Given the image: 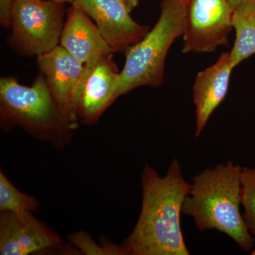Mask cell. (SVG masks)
<instances>
[{
	"mask_svg": "<svg viewBox=\"0 0 255 255\" xmlns=\"http://www.w3.org/2000/svg\"><path fill=\"white\" fill-rule=\"evenodd\" d=\"M142 206L131 233L121 246L125 255H189L181 214L191 184L174 159L164 177L146 164L141 176Z\"/></svg>",
	"mask_w": 255,
	"mask_h": 255,
	"instance_id": "obj_1",
	"label": "cell"
},
{
	"mask_svg": "<svg viewBox=\"0 0 255 255\" xmlns=\"http://www.w3.org/2000/svg\"><path fill=\"white\" fill-rule=\"evenodd\" d=\"M242 167L231 161L206 169L193 178L182 214L194 219L201 232L216 230L242 249H254L255 238L241 214Z\"/></svg>",
	"mask_w": 255,
	"mask_h": 255,
	"instance_id": "obj_2",
	"label": "cell"
},
{
	"mask_svg": "<svg viewBox=\"0 0 255 255\" xmlns=\"http://www.w3.org/2000/svg\"><path fill=\"white\" fill-rule=\"evenodd\" d=\"M17 127L56 150H63L71 142L75 128L55 102L42 74L29 87L13 77L0 79V128L10 132Z\"/></svg>",
	"mask_w": 255,
	"mask_h": 255,
	"instance_id": "obj_3",
	"label": "cell"
},
{
	"mask_svg": "<svg viewBox=\"0 0 255 255\" xmlns=\"http://www.w3.org/2000/svg\"><path fill=\"white\" fill-rule=\"evenodd\" d=\"M187 6L188 0H162L160 16L154 27L126 52L118 98L137 87L163 84L166 58L172 43L183 36Z\"/></svg>",
	"mask_w": 255,
	"mask_h": 255,
	"instance_id": "obj_4",
	"label": "cell"
},
{
	"mask_svg": "<svg viewBox=\"0 0 255 255\" xmlns=\"http://www.w3.org/2000/svg\"><path fill=\"white\" fill-rule=\"evenodd\" d=\"M63 3L15 0L9 43L20 54L40 56L59 46L64 26Z\"/></svg>",
	"mask_w": 255,
	"mask_h": 255,
	"instance_id": "obj_5",
	"label": "cell"
},
{
	"mask_svg": "<svg viewBox=\"0 0 255 255\" xmlns=\"http://www.w3.org/2000/svg\"><path fill=\"white\" fill-rule=\"evenodd\" d=\"M233 15L228 0H188L182 53H212L228 45Z\"/></svg>",
	"mask_w": 255,
	"mask_h": 255,
	"instance_id": "obj_6",
	"label": "cell"
},
{
	"mask_svg": "<svg viewBox=\"0 0 255 255\" xmlns=\"http://www.w3.org/2000/svg\"><path fill=\"white\" fill-rule=\"evenodd\" d=\"M37 65L55 102L76 128L79 122V101L86 65L60 45L37 57Z\"/></svg>",
	"mask_w": 255,
	"mask_h": 255,
	"instance_id": "obj_7",
	"label": "cell"
},
{
	"mask_svg": "<svg viewBox=\"0 0 255 255\" xmlns=\"http://www.w3.org/2000/svg\"><path fill=\"white\" fill-rule=\"evenodd\" d=\"M73 4L95 21L113 53H126L150 31L132 19L121 0H75Z\"/></svg>",
	"mask_w": 255,
	"mask_h": 255,
	"instance_id": "obj_8",
	"label": "cell"
},
{
	"mask_svg": "<svg viewBox=\"0 0 255 255\" xmlns=\"http://www.w3.org/2000/svg\"><path fill=\"white\" fill-rule=\"evenodd\" d=\"M59 235L32 213L0 212V255H28L61 248Z\"/></svg>",
	"mask_w": 255,
	"mask_h": 255,
	"instance_id": "obj_9",
	"label": "cell"
},
{
	"mask_svg": "<svg viewBox=\"0 0 255 255\" xmlns=\"http://www.w3.org/2000/svg\"><path fill=\"white\" fill-rule=\"evenodd\" d=\"M112 53L85 64L86 73L79 101V122L94 125L118 99L120 72L112 61Z\"/></svg>",
	"mask_w": 255,
	"mask_h": 255,
	"instance_id": "obj_10",
	"label": "cell"
},
{
	"mask_svg": "<svg viewBox=\"0 0 255 255\" xmlns=\"http://www.w3.org/2000/svg\"><path fill=\"white\" fill-rule=\"evenodd\" d=\"M233 69L230 53H223L214 65L196 75L193 86L196 137L200 136L210 117L226 98Z\"/></svg>",
	"mask_w": 255,
	"mask_h": 255,
	"instance_id": "obj_11",
	"label": "cell"
},
{
	"mask_svg": "<svg viewBox=\"0 0 255 255\" xmlns=\"http://www.w3.org/2000/svg\"><path fill=\"white\" fill-rule=\"evenodd\" d=\"M60 46L85 65L113 53L91 18L74 4L68 9Z\"/></svg>",
	"mask_w": 255,
	"mask_h": 255,
	"instance_id": "obj_12",
	"label": "cell"
},
{
	"mask_svg": "<svg viewBox=\"0 0 255 255\" xmlns=\"http://www.w3.org/2000/svg\"><path fill=\"white\" fill-rule=\"evenodd\" d=\"M233 28L236 40L230 53L233 68L255 54V10L233 13Z\"/></svg>",
	"mask_w": 255,
	"mask_h": 255,
	"instance_id": "obj_13",
	"label": "cell"
},
{
	"mask_svg": "<svg viewBox=\"0 0 255 255\" xmlns=\"http://www.w3.org/2000/svg\"><path fill=\"white\" fill-rule=\"evenodd\" d=\"M39 201L35 196L17 189L0 171V212L37 213L39 211Z\"/></svg>",
	"mask_w": 255,
	"mask_h": 255,
	"instance_id": "obj_14",
	"label": "cell"
},
{
	"mask_svg": "<svg viewBox=\"0 0 255 255\" xmlns=\"http://www.w3.org/2000/svg\"><path fill=\"white\" fill-rule=\"evenodd\" d=\"M241 206L247 226L255 237V168L246 167L242 169Z\"/></svg>",
	"mask_w": 255,
	"mask_h": 255,
	"instance_id": "obj_15",
	"label": "cell"
},
{
	"mask_svg": "<svg viewBox=\"0 0 255 255\" xmlns=\"http://www.w3.org/2000/svg\"><path fill=\"white\" fill-rule=\"evenodd\" d=\"M69 241L83 254L100 255H125L121 246H116L109 241H102L98 245L84 231H79L69 236Z\"/></svg>",
	"mask_w": 255,
	"mask_h": 255,
	"instance_id": "obj_16",
	"label": "cell"
},
{
	"mask_svg": "<svg viewBox=\"0 0 255 255\" xmlns=\"http://www.w3.org/2000/svg\"><path fill=\"white\" fill-rule=\"evenodd\" d=\"M15 0H0V23L5 28L11 26V10Z\"/></svg>",
	"mask_w": 255,
	"mask_h": 255,
	"instance_id": "obj_17",
	"label": "cell"
},
{
	"mask_svg": "<svg viewBox=\"0 0 255 255\" xmlns=\"http://www.w3.org/2000/svg\"><path fill=\"white\" fill-rule=\"evenodd\" d=\"M233 13L245 12L255 10V0H228Z\"/></svg>",
	"mask_w": 255,
	"mask_h": 255,
	"instance_id": "obj_18",
	"label": "cell"
},
{
	"mask_svg": "<svg viewBox=\"0 0 255 255\" xmlns=\"http://www.w3.org/2000/svg\"><path fill=\"white\" fill-rule=\"evenodd\" d=\"M121 1L127 6L129 11H131L138 4L140 0H121Z\"/></svg>",
	"mask_w": 255,
	"mask_h": 255,
	"instance_id": "obj_19",
	"label": "cell"
},
{
	"mask_svg": "<svg viewBox=\"0 0 255 255\" xmlns=\"http://www.w3.org/2000/svg\"><path fill=\"white\" fill-rule=\"evenodd\" d=\"M43 1H52L59 3L69 2L73 4L75 2V0H43Z\"/></svg>",
	"mask_w": 255,
	"mask_h": 255,
	"instance_id": "obj_20",
	"label": "cell"
},
{
	"mask_svg": "<svg viewBox=\"0 0 255 255\" xmlns=\"http://www.w3.org/2000/svg\"><path fill=\"white\" fill-rule=\"evenodd\" d=\"M251 255H255V247L254 248V249H253V251H251Z\"/></svg>",
	"mask_w": 255,
	"mask_h": 255,
	"instance_id": "obj_21",
	"label": "cell"
}]
</instances>
